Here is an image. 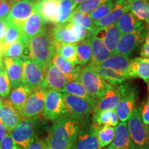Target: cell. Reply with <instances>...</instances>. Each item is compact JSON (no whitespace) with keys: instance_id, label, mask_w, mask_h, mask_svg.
<instances>
[{"instance_id":"50","label":"cell","mask_w":149,"mask_h":149,"mask_svg":"<svg viewBox=\"0 0 149 149\" xmlns=\"http://www.w3.org/2000/svg\"><path fill=\"white\" fill-rule=\"evenodd\" d=\"M6 129L5 126L3 125L2 122L0 120V143L2 141L3 137H4L6 134Z\"/></svg>"},{"instance_id":"52","label":"cell","mask_w":149,"mask_h":149,"mask_svg":"<svg viewBox=\"0 0 149 149\" xmlns=\"http://www.w3.org/2000/svg\"><path fill=\"white\" fill-rule=\"evenodd\" d=\"M71 1L74 5H76L77 6L78 5L80 4V3L82 2V1H84V0H71Z\"/></svg>"},{"instance_id":"28","label":"cell","mask_w":149,"mask_h":149,"mask_svg":"<svg viewBox=\"0 0 149 149\" xmlns=\"http://www.w3.org/2000/svg\"><path fill=\"white\" fill-rule=\"evenodd\" d=\"M121 98L120 93L117 86H112L97 103L93 109V113L107 110H114Z\"/></svg>"},{"instance_id":"2","label":"cell","mask_w":149,"mask_h":149,"mask_svg":"<svg viewBox=\"0 0 149 149\" xmlns=\"http://www.w3.org/2000/svg\"><path fill=\"white\" fill-rule=\"evenodd\" d=\"M56 54L55 42L51 33L46 29L31 38L28 44V57L44 68L51 62Z\"/></svg>"},{"instance_id":"57","label":"cell","mask_w":149,"mask_h":149,"mask_svg":"<svg viewBox=\"0 0 149 149\" xmlns=\"http://www.w3.org/2000/svg\"><path fill=\"white\" fill-rule=\"evenodd\" d=\"M108 1H113V0H108Z\"/></svg>"},{"instance_id":"29","label":"cell","mask_w":149,"mask_h":149,"mask_svg":"<svg viewBox=\"0 0 149 149\" xmlns=\"http://www.w3.org/2000/svg\"><path fill=\"white\" fill-rule=\"evenodd\" d=\"M29 41L23 35L13 44L3 49L2 55L4 57H20L24 59L28 57V44Z\"/></svg>"},{"instance_id":"15","label":"cell","mask_w":149,"mask_h":149,"mask_svg":"<svg viewBox=\"0 0 149 149\" xmlns=\"http://www.w3.org/2000/svg\"><path fill=\"white\" fill-rule=\"evenodd\" d=\"M3 65L6 70L10 86L16 88L23 84V59L20 57H4Z\"/></svg>"},{"instance_id":"59","label":"cell","mask_w":149,"mask_h":149,"mask_svg":"<svg viewBox=\"0 0 149 149\" xmlns=\"http://www.w3.org/2000/svg\"><path fill=\"white\" fill-rule=\"evenodd\" d=\"M144 1H148V0H144Z\"/></svg>"},{"instance_id":"19","label":"cell","mask_w":149,"mask_h":149,"mask_svg":"<svg viewBox=\"0 0 149 149\" xmlns=\"http://www.w3.org/2000/svg\"><path fill=\"white\" fill-rule=\"evenodd\" d=\"M0 120L8 133L22 120L19 112L15 109L8 99H4L0 104Z\"/></svg>"},{"instance_id":"45","label":"cell","mask_w":149,"mask_h":149,"mask_svg":"<svg viewBox=\"0 0 149 149\" xmlns=\"http://www.w3.org/2000/svg\"><path fill=\"white\" fill-rule=\"evenodd\" d=\"M13 3V0H3L0 4V18L6 19L11 7Z\"/></svg>"},{"instance_id":"20","label":"cell","mask_w":149,"mask_h":149,"mask_svg":"<svg viewBox=\"0 0 149 149\" xmlns=\"http://www.w3.org/2000/svg\"><path fill=\"white\" fill-rule=\"evenodd\" d=\"M91 47V59L88 66L94 69L100 63L113 55L104 46L101 39L96 35L93 34L90 37Z\"/></svg>"},{"instance_id":"35","label":"cell","mask_w":149,"mask_h":149,"mask_svg":"<svg viewBox=\"0 0 149 149\" xmlns=\"http://www.w3.org/2000/svg\"><path fill=\"white\" fill-rule=\"evenodd\" d=\"M77 6L71 0H61L59 1L58 10L57 14V25L70 23V18Z\"/></svg>"},{"instance_id":"44","label":"cell","mask_w":149,"mask_h":149,"mask_svg":"<svg viewBox=\"0 0 149 149\" xmlns=\"http://www.w3.org/2000/svg\"><path fill=\"white\" fill-rule=\"evenodd\" d=\"M0 149H22L13 140L8 133H6L0 143Z\"/></svg>"},{"instance_id":"48","label":"cell","mask_w":149,"mask_h":149,"mask_svg":"<svg viewBox=\"0 0 149 149\" xmlns=\"http://www.w3.org/2000/svg\"><path fill=\"white\" fill-rule=\"evenodd\" d=\"M148 97L144 107L141 109V119L145 125L149 126V86H148Z\"/></svg>"},{"instance_id":"55","label":"cell","mask_w":149,"mask_h":149,"mask_svg":"<svg viewBox=\"0 0 149 149\" xmlns=\"http://www.w3.org/2000/svg\"><path fill=\"white\" fill-rule=\"evenodd\" d=\"M107 149H119V148H111V147H108Z\"/></svg>"},{"instance_id":"34","label":"cell","mask_w":149,"mask_h":149,"mask_svg":"<svg viewBox=\"0 0 149 149\" xmlns=\"http://www.w3.org/2000/svg\"><path fill=\"white\" fill-rule=\"evenodd\" d=\"M93 70L104 81H106L108 84L113 86H117L122 84H124L128 79V78L126 77L125 76L118 73V72H115L114 70L108 69V68H104L100 66H97Z\"/></svg>"},{"instance_id":"58","label":"cell","mask_w":149,"mask_h":149,"mask_svg":"<svg viewBox=\"0 0 149 149\" xmlns=\"http://www.w3.org/2000/svg\"><path fill=\"white\" fill-rule=\"evenodd\" d=\"M1 42H0V45H1Z\"/></svg>"},{"instance_id":"61","label":"cell","mask_w":149,"mask_h":149,"mask_svg":"<svg viewBox=\"0 0 149 149\" xmlns=\"http://www.w3.org/2000/svg\"><path fill=\"white\" fill-rule=\"evenodd\" d=\"M100 149H103V148H100Z\"/></svg>"},{"instance_id":"38","label":"cell","mask_w":149,"mask_h":149,"mask_svg":"<svg viewBox=\"0 0 149 149\" xmlns=\"http://www.w3.org/2000/svg\"><path fill=\"white\" fill-rule=\"evenodd\" d=\"M55 48L57 54L62 56L72 64H78L75 46L72 44L55 42Z\"/></svg>"},{"instance_id":"47","label":"cell","mask_w":149,"mask_h":149,"mask_svg":"<svg viewBox=\"0 0 149 149\" xmlns=\"http://www.w3.org/2000/svg\"><path fill=\"white\" fill-rule=\"evenodd\" d=\"M24 149H48L47 141L37 138Z\"/></svg>"},{"instance_id":"9","label":"cell","mask_w":149,"mask_h":149,"mask_svg":"<svg viewBox=\"0 0 149 149\" xmlns=\"http://www.w3.org/2000/svg\"><path fill=\"white\" fill-rule=\"evenodd\" d=\"M23 59V84L31 91L40 88L44 79V68L33 59Z\"/></svg>"},{"instance_id":"43","label":"cell","mask_w":149,"mask_h":149,"mask_svg":"<svg viewBox=\"0 0 149 149\" xmlns=\"http://www.w3.org/2000/svg\"><path fill=\"white\" fill-rule=\"evenodd\" d=\"M10 84L7 75L4 65L0 68V94L3 97H7L10 94Z\"/></svg>"},{"instance_id":"25","label":"cell","mask_w":149,"mask_h":149,"mask_svg":"<svg viewBox=\"0 0 149 149\" xmlns=\"http://www.w3.org/2000/svg\"><path fill=\"white\" fill-rule=\"evenodd\" d=\"M116 24L122 35L137 32L146 27L144 22L136 17L130 11L123 15Z\"/></svg>"},{"instance_id":"37","label":"cell","mask_w":149,"mask_h":149,"mask_svg":"<svg viewBox=\"0 0 149 149\" xmlns=\"http://www.w3.org/2000/svg\"><path fill=\"white\" fill-rule=\"evenodd\" d=\"M97 140L101 148L109 146L113 140L115 128L109 126H94Z\"/></svg>"},{"instance_id":"7","label":"cell","mask_w":149,"mask_h":149,"mask_svg":"<svg viewBox=\"0 0 149 149\" xmlns=\"http://www.w3.org/2000/svg\"><path fill=\"white\" fill-rule=\"evenodd\" d=\"M64 115L82 122L85 117L93 112L95 104L87 101L85 99L64 93Z\"/></svg>"},{"instance_id":"3","label":"cell","mask_w":149,"mask_h":149,"mask_svg":"<svg viewBox=\"0 0 149 149\" xmlns=\"http://www.w3.org/2000/svg\"><path fill=\"white\" fill-rule=\"evenodd\" d=\"M52 37L56 43L76 45L91 37L93 33L88 30L74 23L57 24L51 32Z\"/></svg>"},{"instance_id":"30","label":"cell","mask_w":149,"mask_h":149,"mask_svg":"<svg viewBox=\"0 0 149 149\" xmlns=\"http://www.w3.org/2000/svg\"><path fill=\"white\" fill-rule=\"evenodd\" d=\"M119 124V119L114 110H107L93 113V126H109L115 127Z\"/></svg>"},{"instance_id":"36","label":"cell","mask_w":149,"mask_h":149,"mask_svg":"<svg viewBox=\"0 0 149 149\" xmlns=\"http://www.w3.org/2000/svg\"><path fill=\"white\" fill-rule=\"evenodd\" d=\"M75 46L76 55H77L78 65L85 66L91 59V47L90 37L82 42L77 43Z\"/></svg>"},{"instance_id":"24","label":"cell","mask_w":149,"mask_h":149,"mask_svg":"<svg viewBox=\"0 0 149 149\" xmlns=\"http://www.w3.org/2000/svg\"><path fill=\"white\" fill-rule=\"evenodd\" d=\"M59 1L57 0H39L35 7L45 23L57 24Z\"/></svg>"},{"instance_id":"32","label":"cell","mask_w":149,"mask_h":149,"mask_svg":"<svg viewBox=\"0 0 149 149\" xmlns=\"http://www.w3.org/2000/svg\"><path fill=\"white\" fill-rule=\"evenodd\" d=\"M59 92L66 93V94L71 95L77 97H79L83 99H85L87 101L91 102V103L95 104L96 105L97 101L94 100L93 97L89 95L86 91L84 87L81 83L80 81H72L67 83L64 87Z\"/></svg>"},{"instance_id":"51","label":"cell","mask_w":149,"mask_h":149,"mask_svg":"<svg viewBox=\"0 0 149 149\" xmlns=\"http://www.w3.org/2000/svg\"><path fill=\"white\" fill-rule=\"evenodd\" d=\"M137 149H149V141H147L146 144L143 145V146L139 147Z\"/></svg>"},{"instance_id":"17","label":"cell","mask_w":149,"mask_h":149,"mask_svg":"<svg viewBox=\"0 0 149 149\" xmlns=\"http://www.w3.org/2000/svg\"><path fill=\"white\" fill-rule=\"evenodd\" d=\"M95 35L101 39L104 46L112 55H115L117 43L122 35L116 23L97 29Z\"/></svg>"},{"instance_id":"60","label":"cell","mask_w":149,"mask_h":149,"mask_svg":"<svg viewBox=\"0 0 149 149\" xmlns=\"http://www.w3.org/2000/svg\"><path fill=\"white\" fill-rule=\"evenodd\" d=\"M57 1H61V0H57Z\"/></svg>"},{"instance_id":"27","label":"cell","mask_w":149,"mask_h":149,"mask_svg":"<svg viewBox=\"0 0 149 149\" xmlns=\"http://www.w3.org/2000/svg\"><path fill=\"white\" fill-rule=\"evenodd\" d=\"M52 63L57 67V69L68 77L70 81H79L81 67L72 64L66 60L62 56L56 54L52 59Z\"/></svg>"},{"instance_id":"10","label":"cell","mask_w":149,"mask_h":149,"mask_svg":"<svg viewBox=\"0 0 149 149\" xmlns=\"http://www.w3.org/2000/svg\"><path fill=\"white\" fill-rule=\"evenodd\" d=\"M39 0H17L13 1L10 13L6 18L7 23L14 24L22 29L24 22L34 11L35 4Z\"/></svg>"},{"instance_id":"31","label":"cell","mask_w":149,"mask_h":149,"mask_svg":"<svg viewBox=\"0 0 149 149\" xmlns=\"http://www.w3.org/2000/svg\"><path fill=\"white\" fill-rule=\"evenodd\" d=\"M32 92L33 91L28 87L24 85H21L13 90L9 96L8 100L15 107V109L20 113V111L23 109L27 98Z\"/></svg>"},{"instance_id":"49","label":"cell","mask_w":149,"mask_h":149,"mask_svg":"<svg viewBox=\"0 0 149 149\" xmlns=\"http://www.w3.org/2000/svg\"><path fill=\"white\" fill-rule=\"evenodd\" d=\"M7 25H8V23H7L6 19L0 18V42L1 43L4 39L7 29Z\"/></svg>"},{"instance_id":"6","label":"cell","mask_w":149,"mask_h":149,"mask_svg":"<svg viewBox=\"0 0 149 149\" xmlns=\"http://www.w3.org/2000/svg\"><path fill=\"white\" fill-rule=\"evenodd\" d=\"M141 109L142 106L135 107L127 124L128 133L137 148L149 141V126L143 122Z\"/></svg>"},{"instance_id":"18","label":"cell","mask_w":149,"mask_h":149,"mask_svg":"<svg viewBox=\"0 0 149 149\" xmlns=\"http://www.w3.org/2000/svg\"><path fill=\"white\" fill-rule=\"evenodd\" d=\"M131 0H115V5L111 12L104 18L95 22L96 30L116 23L123 15L130 10Z\"/></svg>"},{"instance_id":"46","label":"cell","mask_w":149,"mask_h":149,"mask_svg":"<svg viewBox=\"0 0 149 149\" xmlns=\"http://www.w3.org/2000/svg\"><path fill=\"white\" fill-rule=\"evenodd\" d=\"M139 55L141 57L144 58H149V26L147 27V33L145 40L143 42Z\"/></svg>"},{"instance_id":"56","label":"cell","mask_w":149,"mask_h":149,"mask_svg":"<svg viewBox=\"0 0 149 149\" xmlns=\"http://www.w3.org/2000/svg\"><path fill=\"white\" fill-rule=\"evenodd\" d=\"M1 1H2V0H0V4H1Z\"/></svg>"},{"instance_id":"22","label":"cell","mask_w":149,"mask_h":149,"mask_svg":"<svg viewBox=\"0 0 149 149\" xmlns=\"http://www.w3.org/2000/svg\"><path fill=\"white\" fill-rule=\"evenodd\" d=\"M130 61V59L128 58V57H126L120 54H115L102 61L100 64H98L97 66L114 70L125 76L128 79H130L128 76Z\"/></svg>"},{"instance_id":"23","label":"cell","mask_w":149,"mask_h":149,"mask_svg":"<svg viewBox=\"0 0 149 149\" xmlns=\"http://www.w3.org/2000/svg\"><path fill=\"white\" fill-rule=\"evenodd\" d=\"M109 147L119 149H137L130 138L126 122L119 123L115 128V135Z\"/></svg>"},{"instance_id":"41","label":"cell","mask_w":149,"mask_h":149,"mask_svg":"<svg viewBox=\"0 0 149 149\" xmlns=\"http://www.w3.org/2000/svg\"><path fill=\"white\" fill-rule=\"evenodd\" d=\"M115 1H107L106 2L102 3L93 10L92 13L89 14V16L93 20V22H97L98 20L104 18L111 12L112 9L114 7Z\"/></svg>"},{"instance_id":"12","label":"cell","mask_w":149,"mask_h":149,"mask_svg":"<svg viewBox=\"0 0 149 149\" xmlns=\"http://www.w3.org/2000/svg\"><path fill=\"white\" fill-rule=\"evenodd\" d=\"M46 89L38 88L33 91L24 104L20 111L22 120L37 117L43 113L45 103Z\"/></svg>"},{"instance_id":"11","label":"cell","mask_w":149,"mask_h":149,"mask_svg":"<svg viewBox=\"0 0 149 149\" xmlns=\"http://www.w3.org/2000/svg\"><path fill=\"white\" fill-rule=\"evenodd\" d=\"M43 117L46 120L54 121L64 115L63 95L59 91L46 89L45 103Z\"/></svg>"},{"instance_id":"4","label":"cell","mask_w":149,"mask_h":149,"mask_svg":"<svg viewBox=\"0 0 149 149\" xmlns=\"http://www.w3.org/2000/svg\"><path fill=\"white\" fill-rule=\"evenodd\" d=\"M120 93V100L117 104L115 111L119 121L126 122L133 113L139 91L137 87L130 83H124L117 87Z\"/></svg>"},{"instance_id":"13","label":"cell","mask_w":149,"mask_h":149,"mask_svg":"<svg viewBox=\"0 0 149 149\" xmlns=\"http://www.w3.org/2000/svg\"><path fill=\"white\" fill-rule=\"evenodd\" d=\"M147 33V27L133 33L121 35L116 47L115 54L128 57L143 44Z\"/></svg>"},{"instance_id":"21","label":"cell","mask_w":149,"mask_h":149,"mask_svg":"<svg viewBox=\"0 0 149 149\" xmlns=\"http://www.w3.org/2000/svg\"><path fill=\"white\" fill-rule=\"evenodd\" d=\"M44 25L45 22L35 7L33 13L23 24L22 28V35L29 42L31 38L45 29Z\"/></svg>"},{"instance_id":"26","label":"cell","mask_w":149,"mask_h":149,"mask_svg":"<svg viewBox=\"0 0 149 149\" xmlns=\"http://www.w3.org/2000/svg\"><path fill=\"white\" fill-rule=\"evenodd\" d=\"M128 76L130 79L140 78L149 86V58L140 57L130 59Z\"/></svg>"},{"instance_id":"14","label":"cell","mask_w":149,"mask_h":149,"mask_svg":"<svg viewBox=\"0 0 149 149\" xmlns=\"http://www.w3.org/2000/svg\"><path fill=\"white\" fill-rule=\"evenodd\" d=\"M70 79L54 65L52 61L44 68V75L41 88L60 91Z\"/></svg>"},{"instance_id":"8","label":"cell","mask_w":149,"mask_h":149,"mask_svg":"<svg viewBox=\"0 0 149 149\" xmlns=\"http://www.w3.org/2000/svg\"><path fill=\"white\" fill-rule=\"evenodd\" d=\"M37 117L22 120L10 132V136L17 145L26 148L37 139Z\"/></svg>"},{"instance_id":"63","label":"cell","mask_w":149,"mask_h":149,"mask_svg":"<svg viewBox=\"0 0 149 149\" xmlns=\"http://www.w3.org/2000/svg\"><path fill=\"white\" fill-rule=\"evenodd\" d=\"M148 1H149V0H148Z\"/></svg>"},{"instance_id":"39","label":"cell","mask_w":149,"mask_h":149,"mask_svg":"<svg viewBox=\"0 0 149 149\" xmlns=\"http://www.w3.org/2000/svg\"><path fill=\"white\" fill-rule=\"evenodd\" d=\"M70 23L79 24L81 26L88 30L93 34H95L96 31V28L95 26V22L91 18L89 15L84 14L79 11L74 10L72 13Z\"/></svg>"},{"instance_id":"42","label":"cell","mask_w":149,"mask_h":149,"mask_svg":"<svg viewBox=\"0 0 149 149\" xmlns=\"http://www.w3.org/2000/svg\"><path fill=\"white\" fill-rule=\"evenodd\" d=\"M107 1L108 0H84L77 6L74 10L79 11L81 13L89 15L95 10L99 6Z\"/></svg>"},{"instance_id":"53","label":"cell","mask_w":149,"mask_h":149,"mask_svg":"<svg viewBox=\"0 0 149 149\" xmlns=\"http://www.w3.org/2000/svg\"><path fill=\"white\" fill-rule=\"evenodd\" d=\"M3 65V55L1 54H0V68Z\"/></svg>"},{"instance_id":"40","label":"cell","mask_w":149,"mask_h":149,"mask_svg":"<svg viewBox=\"0 0 149 149\" xmlns=\"http://www.w3.org/2000/svg\"><path fill=\"white\" fill-rule=\"evenodd\" d=\"M22 34V31L21 29L14 25V24H8L7 25V29L4 39L1 42V45L3 49L10 44H13L16 41H17Z\"/></svg>"},{"instance_id":"33","label":"cell","mask_w":149,"mask_h":149,"mask_svg":"<svg viewBox=\"0 0 149 149\" xmlns=\"http://www.w3.org/2000/svg\"><path fill=\"white\" fill-rule=\"evenodd\" d=\"M130 10L136 17L149 26V1L131 0Z\"/></svg>"},{"instance_id":"62","label":"cell","mask_w":149,"mask_h":149,"mask_svg":"<svg viewBox=\"0 0 149 149\" xmlns=\"http://www.w3.org/2000/svg\"><path fill=\"white\" fill-rule=\"evenodd\" d=\"M2 1H3V0H2Z\"/></svg>"},{"instance_id":"1","label":"cell","mask_w":149,"mask_h":149,"mask_svg":"<svg viewBox=\"0 0 149 149\" xmlns=\"http://www.w3.org/2000/svg\"><path fill=\"white\" fill-rule=\"evenodd\" d=\"M81 122L66 115L55 120L46 139L48 149H72Z\"/></svg>"},{"instance_id":"5","label":"cell","mask_w":149,"mask_h":149,"mask_svg":"<svg viewBox=\"0 0 149 149\" xmlns=\"http://www.w3.org/2000/svg\"><path fill=\"white\" fill-rule=\"evenodd\" d=\"M79 81L87 93L97 102L113 86L104 81L94 70L88 66L81 69Z\"/></svg>"},{"instance_id":"16","label":"cell","mask_w":149,"mask_h":149,"mask_svg":"<svg viewBox=\"0 0 149 149\" xmlns=\"http://www.w3.org/2000/svg\"><path fill=\"white\" fill-rule=\"evenodd\" d=\"M95 128L93 125L88 128L80 127L79 133L72 145V149H100Z\"/></svg>"},{"instance_id":"54","label":"cell","mask_w":149,"mask_h":149,"mask_svg":"<svg viewBox=\"0 0 149 149\" xmlns=\"http://www.w3.org/2000/svg\"><path fill=\"white\" fill-rule=\"evenodd\" d=\"M2 101H3V100H2V96H1V94H0V104L2 102Z\"/></svg>"}]
</instances>
